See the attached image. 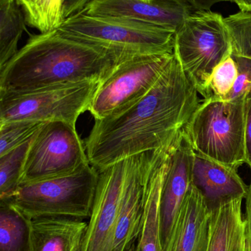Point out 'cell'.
Wrapping results in <instances>:
<instances>
[{"mask_svg":"<svg viewBox=\"0 0 251 251\" xmlns=\"http://www.w3.org/2000/svg\"><path fill=\"white\" fill-rule=\"evenodd\" d=\"M131 57L59 29L33 35L0 69V94H19L86 81L102 82Z\"/></svg>","mask_w":251,"mask_h":251,"instance_id":"obj_2","label":"cell"},{"mask_svg":"<svg viewBox=\"0 0 251 251\" xmlns=\"http://www.w3.org/2000/svg\"><path fill=\"white\" fill-rule=\"evenodd\" d=\"M198 94L174 54L144 97L116 114L95 120L84 140L90 165L101 171L163 147L188 123L201 101Z\"/></svg>","mask_w":251,"mask_h":251,"instance_id":"obj_1","label":"cell"},{"mask_svg":"<svg viewBox=\"0 0 251 251\" xmlns=\"http://www.w3.org/2000/svg\"><path fill=\"white\" fill-rule=\"evenodd\" d=\"M58 29L128 57L174 53L175 32L134 19L90 16L82 11L66 19Z\"/></svg>","mask_w":251,"mask_h":251,"instance_id":"obj_5","label":"cell"},{"mask_svg":"<svg viewBox=\"0 0 251 251\" xmlns=\"http://www.w3.org/2000/svg\"><path fill=\"white\" fill-rule=\"evenodd\" d=\"M128 251H138V249H137V245L136 244V243H134V244L131 246V249H130Z\"/></svg>","mask_w":251,"mask_h":251,"instance_id":"obj_32","label":"cell"},{"mask_svg":"<svg viewBox=\"0 0 251 251\" xmlns=\"http://www.w3.org/2000/svg\"><path fill=\"white\" fill-rule=\"evenodd\" d=\"M238 69V76L231 91L223 101L244 100L251 89V59L232 55Z\"/></svg>","mask_w":251,"mask_h":251,"instance_id":"obj_26","label":"cell"},{"mask_svg":"<svg viewBox=\"0 0 251 251\" xmlns=\"http://www.w3.org/2000/svg\"><path fill=\"white\" fill-rule=\"evenodd\" d=\"M44 124L36 121L0 123V156L30 140Z\"/></svg>","mask_w":251,"mask_h":251,"instance_id":"obj_24","label":"cell"},{"mask_svg":"<svg viewBox=\"0 0 251 251\" xmlns=\"http://www.w3.org/2000/svg\"><path fill=\"white\" fill-rule=\"evenodd\" d=\"M76 125L47 122L31 140L20 184L74 174L89 165Z\"/></svg>","mask_w":251,"mask_h":251,"instance_id":"obj_9","label":"cell"},{"mask_svg":"<svg viewBox=\"0 0 251 251\" xmlns=\"http://www.w3.org/2000/svg\"><path fill=\"white\" fill-rule=\"evenodd\" d=\"M243 200L236 199L212 210L207 251H246Z\"/></svg>","mask_w":251,"mask_h":251,"instance_id":"obj_18","label":"cell"},{"mask_svg":"<svg viewBox=\"0 0 251 251\" xmlns=\"http://www.w3.org/2000/svg\"><path fill=\"white\" fill-rule=\"evenodd\" d=\"M32 138L0 156V201L8 200L20 185Z\"/></svg>","mask_w":251,"mask_h":251,"instance_id":"obj_22","label":"cell"},{"mask_svg":"<svg viewBox=\"0 0 251 251\" xmlns=\"http://www.w3.org/2000/svg\"><path fill=\"white\" fill-rule=\"evenodd\" d=\"M194 156V151L184 136L169 159L161 194V237L164 251L192 186Z\"/></svg>","mask_w":251,"mask_h":251,"instance_id":"obj_14","label":"cell"},{"mask_svg":"<svg viewBox=\"0 0 251 251\" xmlns=\"http://www.w3.org/2000/svg\"><path fill=\"white\" fill-rule=\"evenodd\" d=\"M128 158L99 171L95 196L81 251H113Z\"/></svg>","mask_w":251,"mask_h":251,"instance_id":"obj_10","label":"cell"},{"mask_svg":"<svg viewBox=\"0 0 251 251\" xmlns=\"http://www.w3.org/2000/svg\"><path fill=\"white\" fill-rule=\"evenodd\" d=\"M99 172L91 165L74 174L22 184L5 201L30 220L89 218Z\"/></svg>","mask_w":251,"mask_h":251,"instance_id":"obj_4","label":"cell"},{"mask_svg":"<svg viewBox=\"0 0 251 251\" xmlns=\"http://www.w3.org/2000/svg\"><path fill=\"white\" fill-rule=\"evenodd\" d=\"M237 171L195 153L192 184L200 192L210 210L246 199L249 186Z\"/></svg>","mask_w":251,"mask_h":251,"instance_id":"obj_15","label":"cell"},{"mask_svg":"<svg viewBox=\"0 0 251 251\" xmlns=\"http://www.w3.org/2000/svg\"><path fill=\"white\" fill-rule=\"evenodd\" d=\"M13 0H0V4H5V3L10 2Z\"/></svg>","mask_w":251,"mask_h":251,"instance_id":"obj_33","label":"cell"},{"mask_svg":"<svg viewBox=\"0 0 251 251\" xmlns=\"http://www.w3.org/2000/svg\"><path fill=\"white\" fill-rule=\"evenodd\" d=\"M246 251H251V181L249 186L247 196L246 197Z\"/></svg>","mask_w":251,"mask_h":251,"instance_id":"obj_29","label":"cell"},{"mask_svg":"<svg viewBox=\"0 0 251 251\" xmlns=\"http://www.w3.org/2000/svg\"><path fill=\"white\" fill-rule=\"evenodd\" d=\"M183 137L181 130L163 147L152 152L144 189L141 231L137 243L138 251H164L161 237V194L169 159Z\"/></svg>","mask_w":251,"mask_h":251,"instance_id":"obj_13","label":"cell"},{"mask_svg":"<svg viewBox=\"0 0 251 251\" xmlns=\"http://www.w3.org/2000/svg\"><path fill=\"white\" fill-rule=\"evenodd\" d=\"M224 21L231 37L232 55L251 59V13L240 11Z\"/></svg>","mask_w":251,"mask_h":251,"instance_id":"obj_23","label":"cell"},{"mask_svg":"<svg viewBox=\"0 0 251 251\" xmlns=\"http://www.w3.org/2000/svg\"><path fill=\"white\" fill-rule=\"evenodd\" d=\"M173 57L144 54L121 62L100 83L88 111L101 120L128 108L152 89Z\"/></svg>","mask_w":251,"mask_h":251,"instance_id":"obj_8","label":"cell"},{"mask_svg":"<svg viewBox=\"0 0 251 251\" xmlns=\"http://www.w3.org/2000/svg\"><path fill=\"white\" fill-rule=\"evenodd\" d=\"M92 0H63L62 13L63 20L81 13Z\"/></svg>","mask_w":251,"mask_h":251,"instance_id":"obj_28","label":"cell"},{"mask_svg":"<svg viewBox=\"0 0 251 251\" xmlns=\"http://www.w3.org/2000/svg\"><path fill=\"white\" fill-rule=\"evenodd\" d=\"M151 151L128 158L113 238V251H128L138 240L141 231L144 195Z\"/></svg>","mask_w":251,"mask_h":251,"instance_id":"obj_12","label":"cell"},{"mask_svg":"<svg viewBox=\"0 0 251 251\" xmlns=\"http://www.w3.org/2000/svg\"><path fill=\"white\" fill-rule=\"evenodd\" d=\"M195 10H210L212 6L223 1H232L233 0H186Z\"/></svg>","mask_w":251,"mask_h":251,"instance_id":"obj_30","label":"cell"},{"mask_svg":"<svg viewBox=\"0 0 251 251\" xmlns=\"http://www.w3.org/2000/svg\"><path fill=\"white\" fill-rule=\"evenodd\" d=\"M31 220L0 201V251H31Z\"/></svg>","mask_w":251,"mask_h":251,"instance_id":"obj_19","label":"cell"},{"mask_svg":"<svg viewBox=\"0 0 251 251\" xmlns=\"http://www.w3.org/2000/svg\"><path fill=\"white\" fill-rule=\"evenodd\" d=\"M212 210L192 184L165 251H207Z\"/></svg>","mask_w":251,"mask_h":251,"instance_id":"obj_16","label":"cell"},{"mask_svg":"<svg viewBox=\"0 0 251 251\" xmlns=\"http://www.w3.org/2000/svg\"><path fill=\"white\" fill-rule=\"evenodd\" d=\"M244 108L246 164L251 170V89L245 98Z\"/></svg>","mask_w":251,"mask_h":251,"instance_id":"obj_27","label":"cell"},{"mask_svg":"<svg viewBox=\"0 0 251 251\" xmlns=\"http://www.w3.org/2000/svg\"><path fill=\"white\" fill-rule=\"evenodd\" d=\"M238 76L237 63L232 55L216 66L209 78L208 98L224 100L234 87Z\"/></svg>","mask_w":251,"mask_h":251,"instance_id":"obj_25","label":"cell"},{"mask_svg":"<svg viewBox=\"0 0 251 251\" xmlns=\"http://www.w3.org/2000/svg\"><path fill=\"white\" fill-rule=\"evenodd\" d=\"M101 82L86 81L19 94H0V123L61 122L76 125Z\"/></svg>","mask_w":251,"mask_h":251,"instance_id":"obj_7","label":"cell"},{"mask_svg":"<svg viewBox=\"0 0 251 251\" xmlns=\"http://www.w3.org/2000/svg\"><path fill=\"white\" fill-rule=\"evenodd\" d=\"M174 54L199 94L208 98L214 69L232 55L224 18L211 10H195L175 32Z\"/></svg>","mask_w":251,"mask_h":251,"instance_id":"obj_6","label":"cell"},{"mask_svg":"<svg viewBox=\"0 0 251 251\" xmlns=\"http://www.w3.org/2000/svg\"><path fill=\"white\" fill-rule=\"evenodd\" d=\"M87 225L76 218L31 220V251H81Z\"/></svg>","mask_w":251,"mask_h":251,"instance_id":"obj_17","label":"cell"},{"mask_svg":"<svg viewBox=\"0 0 251 251\" xmlns=\"http://www.w3.org/2000/svg\"><path fill=\"white\" fill-rule=\"evenodd\" d=\"M25 16L16 0L0 4V69L17 53Z\"/></svg>","mask_w":251,"mask_h":251,"instance_id":"obj_20","label":"cell"},{"mask_svg":"<svg viewBox=\"0 0 251 251\" xmlns=\"http://www.w3.org/2000/svg\"><path fill=\"white\" fill-rule=\"evenodd\" d=\"M25 13L26 23L41 33L58 29L63 23V0H16Z\"/></svg>","mask_w":251,"mask_h":251,"instance_id":"obj_21","label":"cell"},{"mask_svg":"<svg viewBox=\"0 0 251 251\" xmlns=\"http://www.w3.org/2000/svg\"><path fill=\"white\" fill-rule=\"evenodd\" d=\"M193 10L186 0H92L83 11L134 19L176 32Z\"/></svg>","mask_w":251,"mask_h":251,"instance_id":"obj_11","label":"cell"},{"mask_svg":"<svg viewBox=\"0 0 251 251\" xmlns=\"http://www.w3.org/2000/svg\"><path fill=\"white\" fill-rule=\"evenodd\" d=\"M245 99L200 101L183 128L195 153L238 170L246 163Z\"/></svg>","mask_w":251,"mask_h":251,"instance_id":"obj_3","label":"cell"},{"mask_svg":"<svg viewBox=\"0 0 251 251\" xmlns=\"http://www.w3.org/2000/svg\"><path fill=\"white\" fill-rule=\"evenodd\" d=\"M240 9V11L251 13V0H233Z\"/></svg>","mask_w":251,"mask_h":251,"instance_id":"obj_31","label":"cell"}]
</instances>
